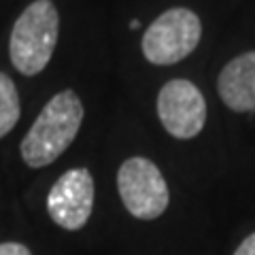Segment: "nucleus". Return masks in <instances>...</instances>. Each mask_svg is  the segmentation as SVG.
<instances>
[{"label": "nucleus", "instance_id": "obj_11", "mask_svg": "<svg viewBox=\"0 0 255 255\" xmlns=\"http://www.w3.org/2000/svg\"><path fill=\"white\" fill-rule=\"evenodd\" d=\"M130 28H132V30L140 28V19H132V21H130Z\"/></svg>", "mask_w": 255, "mask_h": 255}, {"label": "nucleus", "instance_id": "obj_7", "mask_svg": "<svg viewBox=\"0 0 255 255\" xmlns=\"http://www.w3.org/2000/svg\"><path fill=\"white\" fill-rule=\"evenodd\" d=\"M217 92L223 105L236 113L255 111V51L236 55L221 68Z\"/></svg>", "mask_w": 255, "mask_h": 255}, {"label": "nucleus", "instance_id": "obj_3", "mask_svg": "<svg viewBox=\"0 0 255 255\" xmlns=\"http://www.w3.org/2000/svg\"><path fill=\"white\" fill-rule=\"evenodd\" d=\"M200 38V17L185 6H174V9L164 11L145 30L140 47L147 62L155 66H170V64L185 60L198 47Z\"/></svg>", "mask_w": 255, "mask_h": 255}, {"label": "nucleus", "instance_id": "obj_10", "mask_svg": "<svg viewBox=\"0 0 255 255\" xmlns=\"http://www.w3.org/2000/svg\"><path fill=\"white\" fill-rule=\"evenodd\" d=\"M234 255H255V232L249 234L241 245H238Z\"/></svg>", "mask_w": 255, "mask_h": 255}, {"label": "nucleus", "instance_id": "obj_6", "mask_svg": "<svg viewBox=\"0 0 255 255\" xmlns=\"http://www.w3.org/2000/svg\"><path fill=\"white\" fill-rule=\"evenodd\" d=\"M94 177L92 172L77 166L62 174L51 185L49 196H47V213L53 223L68 232L81 230L94 211Z\"/></svg>", "mask_w": 255, "mask_h": 255}, {"label": "nucleus", "instance_id": "obj_9", "mask_svg": "<svg viewBox=\"0 0 255 255\" xmlns=\"http://www.w3.org/2000/svg\"><path fill=\"white\" fill-rule=\"evenodd\" d=\"M0 255H32V251L21 243H0Z\"/></svg>", "mask_w": 255, "mask_h": 255}, {"label": "nucleus", "instance_id": "obj_2", "mask_svg": "<svg viewBox=\"0 0 255 255\" xmlns=\"http://www.w3.org/2000/svg\"><path fill=\"white\" fill-rule=\"evenodd\" d=\"M60 34V13L51 0H34L13 23L9 55L23 77L43 73L51 62Z\"/></svg>", "mask_w": 255, "mask_h": 255}, {"label": "nucleus", "instance_id": "obj_8", "mask_svg": "<svg viewBox=\"0 0 255 255\" xmlns=\"http://www.w3.org/2000/svg\"><path fill=\"white\" fill-rule=\"evenodd\" d=\"M21 105H19V94L15 87L13 79L6 73H0V138L6 136L15 124L19 122Z\"/></svg>", "mask_w": 255, "mask_h": 255}, {"label": "nucleus", "instance_id": "obj_5", "mask_svg": "<svg viewBox=\"0 0 255 255\" xmlns=\"http://www.w3.org/2000/svg\"><path fill=\"white\" fill-rule=\"evenodd\" d=\"M157 117L164 130L179 140H189L204 130L206 100L187 79H172L157 94Z\"/></svg>", "mask_w": 255, "mask_h": 255}, {"label": "nucleus", "instance_id": "obj_4", "mask_svg": "<svg viewBox=\"0 0 255 255\" xmlns=\"http://www.w3.org/2000/svg\"><path fill=\"white\" fill-rule=\"evenodd\" d=\"M117 189L128 213L151 221L168 209L170 194L162 170L147 157H128L117 170Z\"/></svg>", "mask_w": 255, "mask_h": 255}, {"label": "nucleus", "instance_id": "obj_1", "mask_svg": "<svg viewBox=\"0 0 255 255\" xmlns=\"http://www.w3.org/2000/svg\"><path fill=\"white\" fill-rule=\"evenodd\" d=\"M83 117L85 109L77 92L64 90L51 96L21 140V159L30 168H45L53 164L73 145Z\"/></svg>", "mask_w": 255, "mask_h": 255}]
</instances>
